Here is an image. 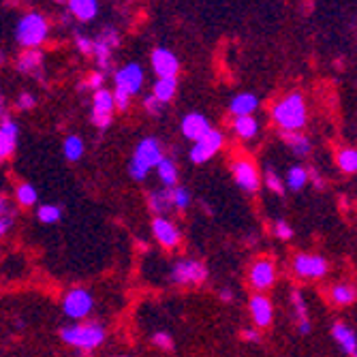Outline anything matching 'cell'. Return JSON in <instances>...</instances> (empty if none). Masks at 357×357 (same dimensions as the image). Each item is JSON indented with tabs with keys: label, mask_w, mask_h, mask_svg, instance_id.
<instances>
[{
	"label": "cell",
	"mask_w": 357,
	"mask_h": 357,
	"mask_svg": "<svg viewBox=\"0 0 357 357\" xmlns=\"http://www.w3.org/2000/svg\"><path fill=\"white\" fill-rule=\"evenodd\" d=\"M3 58H5V56H3V54H0V62H3Z\"/></svg>",
	"instance_id": "cell-53"
},
{
	"label": "cell",
	"mask_w": 357,
	"mask_h": 357,
	"mask_svg": "<svg viewBox=\"0 0 357 357\" xmlns=\"http://www.w3.org/2000/svg\"><path fill=\"white\" fill-rule=\"evenodd\" d=\"M272 120L282 133H302L308 122L306 101L300 92H291L272 107Z\"/></svg>",
	"instance_id": "cell-1"
},
{
	"label": "cell",
	"mask_w": 357,
	"mask_h": 357,
	"mask_svg": "<svg viewBox=\"0 0 357 357\" xmlns=\"http://www.w3.org/2000/svg\"><path fill=\"white\" fill-rule=\"evenodd\" d=\"M234 133L238 139L242 142H250L257 137L259 133V122L252 116H244V118H236L234 120Z\"/></svg>",
	"instance_id": "cell-25"
},
{
	"label": "cell",
	"mask_w": 357,
	"mask_h": 357,
	"mask_svg": "<svg viewBox=\"0 0 357 357\" xmlns=\"http://www.w3.org/2000/svg\"><path fill=\"white\" fill-rule=\"evenodd\" d=\"M37 105V99H35V94H30V92H20L17 94V101H15V107L20 112H28Z\"/></svg>",
	"instance_id": "cell-41"
},
{
	"label": "cell",
	"mask_w": 357,
	"mask_h": 357,
	"mask_svg": "<svg viewBox=\"0 0 357 357\" xmlns=\"http://www.w3.org/2000/svg\"><path fill=\"white\" fill-rule=\"evenodd\" d=\"M148 208L152 210L154 216H167L174 208H172V202H169V190L163 188V190H152L148 192Z\"/></svg>",
	"instance_id": "cell-24"
},
{
	"label": "cell",
	"mask_w": 357,
	"mask_h": 357,
	"mask_svg": "<svg viewBox=\"0 0 357 357\" xmlns=\"http://www.w3.org/2000/svg\"><path fill=\"white\" fill-rule=\"evenodd\" d=\"M172 280L176 284H202L208 278V268L197 259H180L172 266Z\"/></svg>",
	"instance_id": "cell-8"
},
{
	"label": "cell",
	"mask_w": 357,
	"mask_h": 357,
	"mask_svg": "<svg viewBox=\"0 0 357 357\" xmlns=\"http://www.w3.org/2000/svg\"><path fill=\"white\" fill-rule=\"evenodd\" d=\"M13 227V214L7 216H0V238H5Z\"/></svg>",
	"instance_id": "cell-45"
},
{
	"label": "cell",
	"mask_w": 357,
	"mask_h": 357,
	"mask_svg": "<svg viewBox=\"0 0 357 357\" xmlns=\"http://www.w3.org/2000/svg\"><path fill=\"white\" fill-rule=\"evenodd\" d=\"M152 62V71L156 73V77H176L180 71V60L174 52H169L167 47H156L150 56Z\"/></svg>",
	"instance_id": "cell-15"
},
{
	"label": "cell",
	"mask_w": 357,
	"mask_h": 357,
	"mask_svg": "<svg viewBox=\"0 0 357 357\" xmlns=\"http://www.w3.org/2000/svg\"><path fill=\"white\" fill-rule=\"evenodd\" d=\"M112 96H114V107L118 109V112H126L128 107H131V99H133V96H128L124 90H114L112 92Z\"/></svg>",
	"instance_id": "cell-40"
},
{
	"label": "cell",
	"mask_w": 357,
	"mask_h": 357,
	"mask_svg": "<svg viewBox=\"0 0 357 357\" xmlns=\"http://www.w3.org/2000/svg\"><path fill=\"white\" fill-rule=\"evenodd\" d=\"M272 234L282 240V242H289L291 238H294V227H291L287 220H276L274 227H272Z\"/></svg>",
	"instance_id": "cell-38"
},
{
	"label": "cell",
	"mask_w": 357,
	"mask_h": 357,
	"mask_svg": "<svg viewBox=\"0 0 357 357\" xmlns=\"http://www.w3.org/2000/svg\"><path fill=\"white\" fill-rule=\"evenodd\" d=\"M336 163L342 174H355L357 172V150L351 146H344L336 152Z\"/></svg>",
	"instance_id": "cell-29"
},
{
	"label": "cell",
	"mask_w": 357,
	"mask_h": 357,
	"mask_svg": "<svg viewBox=\"0 0 357 357\" xmlns=\"http://www.w3.org/2000/svg\"><path fill=\"white\" fill-rule=\"evenodd\" d=\"M69 13L79 22H90L99 13V0H67Z\"/></svg>",
	"instance_id": "cell-22"
},
{
	"label": "cell",
	"mask_w": 357,
	"mask_h": 357,
	"mask_svg": "<svg viewBox=\"0 0 357 357\" xmlns=\"http://www.w3.org/2000/svg\"><path fill=\"white\" fill-rule=\"evenodd\" d=\"M37 218L43 225H56L62 218V208L56 204H43L37 208Z\"/></svg>",
	"instance_id": "cell-35"
},
{
	"label": "cell",
	"mask_w": 357,
	"mask_h": 357,
	"mask_svg": "<svg viewBox=\"0 0 357 357\" xmlns=\"http://www.w3.org/2000/svg\"><path fill=\"white\" fill-rule=\"evenodd\" d=\"M282 182H284V188L298 192V190H302L308 184V169L302 167V165H291L287 169V176H284Z\"/></svg>",
	"instance_id": "cell-28"
},
{
	"label": "cell",
	"mask_w": 357,
	"mask_h": 357,
	"mask_svg": "<svg viewBox=\"0 0 357 357\" xmlns=\"http://www.w3.org/2000/svg\"><path fill=\"white\" fill-rule=\"evenodd\" d=\"M332 338L336 340V344L342 349L344 355L357 357V336H355L353 328L347 326L344 321H336L332 326Z\"/></svg>",
	"instance_id": "cell-19"
},
{
	"label": "cell",
	"mask_w": 357,
	"mask_h": 357,
	"mask_svg": "<svg viewBox=\"0 0 357 357\" xmlns=\"http://www.w3.org/2000/svg\"><path fill=\"white\" fill-rule=\"evenodd\" d=\"M7 214H13V212H11L9 199L5 197V195H3V192H0V216H7Z\"/></svg>",
	"instance_id": "cell-48"
},
{
	"label": "cell",
	"mask_w": 357,
	"mask_h": 357,
	"mask_svg": "<svg viewBox=\"0 0 357 357\" xmlns=\"http://www.w3.org/2000/svg\"><path fill=\"white\" fill-rule=\"evenodd\" d=\"M96 41H101L103 45H107V47L114 52V50L120 45V32H118L116 28H112V26H109V28H105V30L101 32L99 37H96Z\"/></svg>",
	"instance_id": "cell-37"
},
{
	"label": "cell",
	"mask_w": 357,
	"mask_h": 357,
	"mask_svg": "<svg viewBox=\"0 0 357 357\" xmlns=\"http://www.w3.org/2000/svg\"><path fill=\"white\" fill-rule=\"evenodd\" d=\"M17 137H20V126L15 120H11L9 116L3 118L0 122V163L5 158H9L15 148H17Z\"/></svg>",
	"instance_id": "cell-17"
},
{
	"label": "cell",
	"mask_w": 357,
	"mask_h": 357,
	"mask_svg": "<svg viewBox=\"0 0 357 357\" xmlns=\"http://www.w3.org/2000/svg\"><path fill=\"white\" fill-rule=\"evenodd\" d=\"M357 294H355V287L349 284V282H336L332 289H330V300L332 304L336 306H351L355 302Z\"/></svg>",
	"instance_id": "cell-26"
},
{
	"label": "cell",
	"mask_w": 357,
	"mask_h": 357,
	"mask_svg": "<svg viewBox=\"0 0 357 357\" xmlns=\"http://www.w3.org/2000/svg\"><path fill=\"white\" fill-rule=\"evenodd\" d=\"M92 58H94L96 67H99L101 73L109 71V67H112V50L107 45H103L101 41H96V39H92Z\"/></svg>",
	"instance_id": "cell-31"
},
{
	"label": "cell",
	"mask_w": 357,
	"mask_h": 357,
	"mask_svg": "<svg viewBox=\"0 0 357 357\" xmlns=\"http://www.w3.org/2000/svg\"><path fill=\"white\" fill-rule=\"evenodd\" d=\"M176 90H178V79L176 77H158L154 82V88H152V96L158 101L167 105L174 96H176Z\"/></svg>",
	"instance_id": "cell-23"
},
{
	"label": "cell",
	"mask_w": 357,
	"mask_h": 357,
	"mask_svg": "<svg viewBox=\"0 0 357 357\" xmlns=\"http://www.w3.org/2000/svg\"><path fill=\"white\" fill-rule=\"evenodd\" d=\"M222 146H225V135L220 131H216V128H210L202 139L192 142V148L188 152L190 163H195V165L208 163L210 158H214L222 150Z\"/></svg>",
	"instance_id": "cell-7"
},
{
	"label": "cell",
	"mask_w": 357,
	"mask_h": 357,
	"mask_svg": "<svg viewBox=\"0 0 357 357\" xmlns=\"http://www.w3.org/2000/svg\"><path fill=\"white\" fill-rule=\"evenodd\" d=\"M282 142L287 144V148L291 152H294L296 156H300V158L308 156L310 150H312L310 139L306 135H302V133H282Z\"/></svg>",
	"instance_id": "cell-27"
},
{
	"label": "cell",
	"mask_w": 357,
	"mask_h": 357,
	"mask_svg": "<svg viewBox=\"0 0 357 357\" xmlns=\"http://www.w3.org/2000/svg\"><path fill=\"white\" fill-rule=\"evenodd\" d=\"M248 312H250V319L255 323L257 330H266L272 326L274 321V306H272V300L264 294H255L248 302Z\"/></svg>",
	"instance_id": "cell-14"
},
{
	"label": "cell",
	"mask_w": 357,
	"mask_h": 357,
	"mask_svg": "<svg viewBox=\"0 0 357 357\" xmlns=\"http://www.w3.org/2000/svg\"><path fill=\"white\" fill-rule=\"evenodd\" d=\"M220 300L222 302H234V291L231 289H222L220 291Z\"/></svg>",
	"instance_id": "cell-49"
},
{
	"label": "cell",
	"mask_w": 357,
	"mask_h": 357,
	"mask_svg": "<svg viewBox=\"0 0 357 357\" xmlns=\"http://www.w3.org/2000/svg\"><path fill=\"white\" fill-rule=\"evenodd\" d=\"M15 69L20 73L32 75V77H43V52L41 50H24L15 60Z\"/></svg>",
	"instance_id": "cell-18"
},
{
	"label": "cell",
	"mask_w": 357,
	"mask_h": 357,
	"mask_svg": "<svg viewBox=\"0 0 357 357\" xmlns=\"http://www.w3.org/2000/svg\"><path fill=\"white\" fill-rule=\"evenodd\" d=\"M152 344L158 347V349H163V351H172L176 347L172 334H167V332H154L152 334Z\"/></svg>",
	"instance_id": "cell-39"
},
{
	"label": "cell",
	"mask_w": 357,
	"mask_h": 357,
	"mask_svg": "<svg viewBox=\"0 0 357 357\" xmlns=\"http://www.w3.org/2000/svg\"><path fill=\"white\" fill-rule=\"evenodd\" d=\"M154 169H156V174H158L160 184H163L165 188H172V186L178 184V180H180V169H178V163H176V160H174L172 156H163V158H160V163H158Z\"/></svg>",
	"instance_id": "cell-21"
},
{
	"label": "cell",
	"mask_w": 357,
	"mask_h": 357,
	"mask_svg": "<svg viewBox=\"0 0 357 357\" xmlns=\"http://www.w3.org/2000/svg\"><path fill=\"white\" fill-rule=\"evenodd\" d=\"M73 41H75V47H77L84 56H92V39H90V37L82 35V32H75Z\"/></svg>",
	"instance_id": "cell-42"
},
{
	"label": "cell",
	"mask_w": 357,
	"mask_h": 357,
	"mask_svg": "<svg viewBox=\"0 0 357 357\" xmlns=\"http://www.w3.org/2000/svg\"><path fill=\"white\" fill-rule=\"evenodd\" d=\"M152 236L165 250H176L182 244V231L180 227L169 220L167 216H154L152 220Z\"/></svg>",
	"instance_id": "cell-11"
},
{
	"label": "cell",
	"mask_w": 357,
	"mask_h": 357,
	"mask_svg": "<svg viewBox=\"0 0 357 357\" xmlns=\"http://www.w3.org/2000/svg\"><path fill=\"white\" fill-rule=\"evenodd\" d=\"M50 35V24L45 20V15L30 11L26 13L15 28V41L24 47V50H39Z\"/></svg>",
	"instance_id": "cell-4"
},
{
	"label": "cell",
	"mask_w": 357,
	"mask_h": 357,
	"mask_svg": "<svg viewBox=\"0 0 357 357\" xmlns=\"http://www.w3.org/2000/svg\"><path fill=\"white\" fill-rule=\"evenodd\" d=\"M291 306H294V312H296V326L298 323H304V321H310L308 319V306H306V298L300 289H294L291 291Z\"/></svg>",
	"instance_id": "cell-34"
},
{
	"label": "cell",
	"mask_w": 357,
	"mask_h": 357,
	"mask_svg": "<svg viewBox=\"0 0 357 357\" xmlns=\"http://www.w3.org/2000/svg\"><path fill=\"white\" fill-rule=\"evenodd\" d=\"M114 96H112V90L107 88H101L96 90L94 96H92V124L96 128H107L114 120Z\"/></svg>",
	"instance_id": "cell-12"
},
{
	"label": "cell",
	"mask_w": 357,
	"mask_h": 357,
	"mask_svg": "<svg viewBox=\"0 0 357 357\" xmlns=\"http://www.w3.org/2000/svg\"><path fill=\"white\" fill-rule=\"evenodd\" d=\"M37 199H39V192H37V188L32 186V184L22 182V184L15 186V202L22 208H32V206L37 204Z\"/></svg>",
	"instance_id": "cell-32"
},
{
	"label": "cell",
	"mask_w": 357,
	"mask_h": 357,
	"mask_svg": "<svg viewBox=\"0 0 357 357\" xmlns=\"http://www.w3.org/2000/svg\"><path fill=\"white\" fill-rule=\"evenodd\" d=\"M163 103H158L156 99H154V96L150 94V96H146V101H144V109L150 114V116H160V114H163Z\"/></svg>",
	"instance_id": "cell-43"
},
{
	"label": "cell",
	"mask_w": 357,
	"mask_h": 357,
	"mask_svg": "<svg viewBox=\"0 0 357 357\" xmlns=\"http://www.w3.org/2000/svg\"><path fill=\"white\" fill-rule=\"evenodd\" d=\"M114 84L118 90H124L128 96H135L144 88V69L137 62L126 64V67H122L114 73Z\"/></svg>",
	"instance_id": "cell-13"
},
{
	"label": "cell",
	"mask_w": 357,
	"mask_h": 357,
	"mask_svg": "<svg viewBox=\"0 0 357 357\" xmlns=\"http://www.w3.org/2000/svg\"><path fill=\"white\" fill-rule=\"evenodd\" d=\"M54 3H64V0H54Z\"/></svg>",
	"instance_id": "cell-52"
},
{
	"label": "cell",
	"mask_w": 357,
	"mask_h": 357,
	"mask_svg": "<svg viewBox=\"0 0 357 357\" xmlns=\"http://www.w3.org/2000/svg\"><path fill=\"white\" fill-rule=\"evenodd\" d=\"M0 118H7V103L3 94H0Z\"/></svg>",
	"instance_id": "cell-50"
},
{
	"label": "cell",
	"mask_w": 357,
	"mask_h": 357,
	"mask_svg": "<svg viewBox=\"0 0 357 357\" xmlns=\"http://www.w3.org/2000/svg\"><path fill=\"white\" fill-rule=\"evenodd\" d=\"M259 107V99L252 94V92H242V94H236L231 103H229V112L231 116L236 118H244V116H252Z\"/></svg>",
	"instance_id": "cell-20"
},
{
	"label": "cell",
	"mask_w": 357,
	"mask_h": 357,
	"mask_svg": "<svg viewBox=\"0 0 357 357\" xmlns=\"http://www.w3.org/2000/svg\"><path fill=\"white\" fill-rule=\"evenodd\" d=\"M169 190V202H172V208L174 210H186L190 204H192V195H190V190L186 188V186H172V188H167Z\"/></svg>",
	"instance_id": "cell-33"
},
{
	"label": "cell",
	"mask_w": 357,
	"mask_h": 357,
	"mask_svg": "<svg viewBox=\"0 0 357 357\" xmlns=\"http://www.w3.org/2000/svg\"><path fill=\"white\" fill-rule=\"evenodd\" d=\"M276 264H274V259L270 257H261V259H257V261L250 266L248 270V282L250 287L257 291V294H264V291L272 289L274 282H276Z\"/></svg>",
	"instance_id": "cell-9"
},
{
	"label": "cell",
	"mask_w": 357,
	"mask_h": 357,
	"mask_svg": "<svg viewBox=\"0 0 357 357\" xmlns=\"http://www.w3.org/2000/svg\"><path fill=\"white\" fill-rule=\"evenodd\" d=\"M180 128H182V135H184L188 142H197V139H202V137L210 131L212 124H210V120H208L204 114H199V112H190V114H186V116L182 118Z\"/></svg>",
	"instance_id": "cell-16"
},
{
	"label": "cell",
	"mask_w": 357,
	"mask_h": 357,
	"mask_svg": "<svg viewBox=\"0 0 357 357\" xmlns=\"http://www.w3.org/2000/svg\"><path fill=\"white\" fill-rule=\"evenodd\" d=\"M165 156L163 152V144H160L156 137H146L135 146L133 158L128 163V176L133 180L142 182L148 178V174L160 163V158Z\"/></svg>",
	"instance_id": "cell-3"
},
{
	"label": "cell",
	"mask_w": 357,
	"mask_h": 357,
	"mask_svg": "<svg viewBox=\"0 0 357 357\" xmlns=\"http://www.w3.org/2000/svg\"><path fill=\"white\" fill-rule=\"evenodd\" d=\"M231 174H234V180L236 184L244 190V192H257L261 188V176H259V169L257 165L252 163L250 158L246 156H240L231 163Z\"/></svg>",
	"instance_id": "cell-10"
},
{
	"label": "cell",
	"mask_w": 357,
	"mask_h": 357,
	"mask_svg": "<svg viewBox=\"0 0 357 357\" xmlns=\"http://www.w3.org/2000/svg\"><path fill=\"white\" fill-rule=\"evenodd\" d=\"M240 336H242V340H246V342H259V340H261V334H259L257 328H244Z\"/></svg>",
	"instance_id": "cell-46"
},
{
	"label": "cell",
	"mask_w": 357,
	"mask_h": 357,
	"mask_svg": "<svg viewBox=\"0 0 357 357\" xmlns=\"http://www.w3.org/2000/svg\"><path fill=\"white\" fill-rule=\"evenodd\" d=\"M291 270L302 280H319L330 272V261L323 255L300 252L291 261Z\"/></svg>",
	"instance_id": "cell-6"
},
{
	"label": "cell",
	"mask_w": 357,
	"mask_h": 357,
	"mask_svg": "<svg viewBox=\"0 0 357 357\" xmlns=\"http://www.w3.org/2000/svg\"><path fill=\"white\" fill-rule=\"evenodd\" d=\"M112 357H133V355H112Z\"/></svg>",
	"instance_id": "cell-51"
},
{
	"label": "cell",
	"mask_w": 357,
	"mask_h": 357,
	"mask_svg": "<svg viewBox=\"0 0 357 357\" xmlns=\"http://www.w3.org/2000/svg\"><path fill=\"white\" fill-rule=\"evenodd\" d=\"M94 310V298L86 287H73L62 298V312L71 321H86Z\"/></svg>",
	"instance_id": "cell-5"
},
{
	"label": "cell",
	"mask_w": 357,
	"mask_h": 357,
	"mask_svg": "<svg viewBox=\"0 0 357 357\" xmlns=\"http://www.w3.org/2000/svg\"><path fill=\"white\" fill-rule=\"evenodd\" d=\"M103 84H105V73H101V71L90 73V77H88V82H86V86H88V88H94V90H101Z\"/></svg>",
	"instance_id": "cell-44"
},
{
	"label": "cell",
	"mask_w": 357,
	"mask_h": 357,
	"mask_svg": "<svg viewBox=\"0 0 357 357\" xmlns=\"http://www.w3.org/2000/svg\"><path fill=\"white\" fill-rule=\"evenodd\" d=\"M105 338H107V330L99 321H82L60 330V340L82 353L99 349L105 342Z\"/></svg>",
	"instance_id": "cell-2"
},
{
	"label": "cell",
	"mask_w": 357,
	"mask_h": 357,
	"mask_svg": "<svg viewBox=\"0 0 357 357\" xmlns=\"http://www.w3.org/2000/svg\"><path fill=\"white\" fill-rule=\"evenodd\" d=\"M310 180H312V186L319 188V190H321L323 186H326V180H323V178L319 176L317 169H310V172H308V182H310Z\"/></svg>",
	"instance_id": "cell-47"
},
{
	"label": "cell",
	"mask_w": 357,
	"mask_h": 357,
	"mask_svg": "<svg viewBox=\"0 0 357 357\" xmlns=\"http://www.w3.org/2000/svg\"><path fill=\"white\" fill-rule=\"evenodd\" d=\"M264 184H266V188L272 190L274 195H284V190H287L282 178H280L272 167H266V172H264Z\"/></svg>",
	"instance_id": "cell-36"
},
{
	"label": "cell",
	"mask_w": 357,
	"mask_h": 357,
	"mask_svg": "<svg viewBox=\"0 0 357 357\" xmlns=\"http://www.w3.org/2000/svg\"><path fill=\"white\" fill-rule=\"evenodd\" d=\"M62 152H64V158H67L69 163H77V160L86 152L84 139L79 135H69L67 139H64V144H62Z\"/></svg>",
	"instance_id": "cell-30"
}]
</instances>
